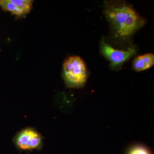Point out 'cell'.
I'll return each mask as SVG.
<instances>
[{
    "label": "cell",
    "mask_w": 154,
    "mask_h": 154,
    "mask_svg": "<svg viewBox=\"0 0 154 154\" xmlns=\"http://www.w3.org/2000/svg\"><path fill=\"white\" fill-rule=\"evenodd\" d=\"M104 13L115 36L122 40L131 37L145 25V19L125 2H105Z\"/></svg>",
    "instance_id": "1"
},
{
    "label": "cell",
    "mask_w": 154,
    "mask_h": 154,
    "mask_svg": "<svg viewBox=\"0 0 154 154\" xmlns=\"http://www.w3.org/2000/svg\"><path fill=\"white\" fill-rule=\"evenodd\" d=\"M63 77L66 84L69 88H79L83 87L88 78L84 61L77 56L68 58L63 64Z\"/></svg>",
    "instance_id": "2"
},
{
    "label": "cell",
    "mask_w": 154,
    "mask_h": 154,
    "mask_svg": "<svg viewBox=\"0 0 154 154\" xmlns=\"http://www.w3.org/2000/svg\"><path fill=\"white\" fill-rule=\"evenodd\" d=\"M100 47L101 53L110 62V66L113 68H117L122 66L136 53L134 48H129L127 51L115 49L104 39L101 40Z\"/></svg>",
    "instance_id": "3"
},
{
    "label": "cell",
    "mask_w": 154,
    "mask_h": 154,
    "mask_svg": "<svg viewBox=\"0 0 154 154\" xmlns=\"http://www.w3.org/2000/svg\"><path fill=\"white\" fill-rule=\"evenodd\" d=\"M41 141V137L37 132L33 130L27 129L19 134L16 142L22 149L30 150L38 148Z\"/></svg>",
    "instance_id": "4"
},
{
    "label": "cell",
    "mask_w": 154,
    "mask_h": 154,
    "mask_svg": "<svg viewBox=\"0 0 154 154\" xmlns=\"http://www.w3.org/2000/svg\"><path fill=\"white\" fill-rule=\"evenodd\" d=\"M154 64V54L148 53L139 56L133 61V68L137 72L143 71L150 68Z\"/></svg>",
    "instance_id": "5"
},
{
    "label": "cell",
    "mask_w": 154,
    "mask_h": 154,
    "mask_svg": "<svg viewBox=\"0 0 154 154\" xmlns=\"http://www.w3.org/2000/svg\"><path fill=\"white\" fill-rule=\"evenodd\" d=\"M0 7L4 11H9L18 17H25L23 12L16 6L12 0H0Z\"/></svg>",
    "instance_id": "6"
},
{
    "label": "cell",
    "mask_w": 154,
    "mask_h": 154,
    "mask_svg": "<svg viewBox=\"0 0 154 154\" xmlns=\"http://www.w3.org/2000/svg\"><path fill=\"white\" fill-rule=\"evenodd\" d=\"M129 154H150L147 149L142 146L136 147L133 149Z\"/></svg>",
    "instance_id": "7"
}]
</instances>
